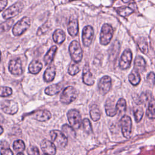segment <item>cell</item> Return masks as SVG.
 <instances>
[{
    "label": "cell",
    "instance_id": "cell-1",
    "mask_svg": "<svg viewBox=\"0 0 155 155\" xmlns=\"http://www.w3.org/2000/svg\"><path fill=\"white\" fill-rule=\"evenodd\" d=\"M52 142L56 147L62 148L66 147L68 143L67 137L61 131L54 130L50 133Z\"/></svg>",
    "mask_w": 155,
    "mask_h": 155
},
{
    "label": "cell",
    "instance_id": "cell-2",
    "mask_svg": "<svg viewBox=\"0 0 155 155\" xmlns=\"http://www.w3.org/2000/svg\"><path fill=\"white\" fill-rule=\"evenodd\" d=\"M69 52L72 60L76 62H79L82 58V50L80 44L77 41H73L69 46Z\"/></svg>",
    "mask_w": 155,
    "mask_h": 155
},
{
    "label": "cell",
    "instance_id": "cell-3",
    "mask_svg": "<svg viewBox=\"0 0 155 155\" xmlns=\"http://www.w3.org/2000/svg\"><path fill=\"white\" fill-rule=\"evenodd\" d=\"M78 95L76 90L72 86L66 87L60 96V101L62 103L68 104L74 101Z\"/></svg>",
    "mask_w": 155,
    "mask_h": 155
},
{
    "label": "cell",
    "instance_id": "cell-4",
    "mask_svg": "<svg viewBox=\"0 0 155 155\" xmlns=\"http://www.w3.org/2000/svg\"><path fill=\"white\" fill-rule=\"evenodd\" d=\"M30 19L28 17L25 16L18 21L13 28V33L15 36H20L23 34L30 27Z\"/></svg>",
    "mask_w": 155,
    "mask_h": 155
},
{
    "label": "cell",
    "instance_id": "cell-5",
    "mask_svg": "<svg viewBox=\"0 0 155 155\" xmlns=\"http://www.w3.org/2000/svg\"><path fill=\"white\" fill-rule=\"evenodd\" d=\"M113 35V27L108 24H104L102 27L100 33V43L104 45L108 44L111 41Z\"/></svg>",
    "mask_w": 155,
    "mask_h": 155
},
{
    "label": "cell",
    "instance_id": "cell-6",
    "mask_svg": "<svg viewBox=\"0 0 155 155\" xmlns=\"http://www.w3.org/2000/svg\"><path fill=\"white\" fill-rule=\"evenodd\" d=\"M24 7V5L22 2H17L13 5L9 7L2 13V17L5 19H10L15 17L19 13H20Z\"/></svg>",
    "mask_w": 155,
    "mask_h": 155
},
{
    "label": "cell",
    "instance_id": "cell-7",
    "mask_svg": "<svg viewBox=\"0 0 155 155\" xmlns=\"http://www.w3.org/2000/svg\"><path fill=\"white\" fill-rule=\"evenodd\" d=\"M67 118L71 127L78 129L81 125V116L79 112L74 109L69 110L67 113Z\"/></svg>",
    "mask_w": 155,
    "mask_h": 155
},
{
    "label": "cell",
    "instance_id": "cell-8",
    "mask_svg": "<svg viewBox=\"0 0 155 155\" xmlns=\"http://www.w3.org/2000/svg\"><path fill=\"white\" fill-rule=\"evenodd\" d=\"M122 133L124 137L130 138L131 133V118L127 115H124L120 119V121Z\"/></svg>",
    "mask_w": 155,
    "mask_h": 155
},
{
    "label": "cell",
    "instance_id": "cell-9",
    "mask_svg": "<svg viewBox=\"0 0 155 155\" xmlns=\"http://www.w3.org/2000/svg\"><path fill=\"white\" fill-rule=\"evenodd\" d=\"M94 37V30L91 26L87 25L82 30V39L83 45L88 47L91 44Z\"/></svg>",
    "mask_w": 155,
    "mask_h": 155
},
{
    "label": "cell",
    "instance_id": "cell-10",
    "mask_svg": "<svg viewBox=\"0 0 155 155\" xmlns=\"http://www.w3.org/2000/svg\"><path fill=\"white\" fill-rule=\"evenodd\" d=\"M132 60V53L130 49H126L124 51L119 60V65L122 70L127 69L130 67Z\"/></svg>",
    "mask_w": 155,
    "mask_h": 155
},
{
    "label": "cell",
    "instance_id": "cell-11",
    "mask_svg": "<svg viewBox=\"0 0 155 155\" xmlns=\"http://www.w3.org/2000/svg\"><path fill=\"white\" fill-rule=\"evenodd\" d=\"M111 87V79L108 76H103L98 83V88L100 93L102 95L107 94Z\"/></svg>",
    "mask_w": 155,
    "mask_h": 155
},
{
    "label": "cell",
    "instance_id": "cell-12",
    "mask_svg": "<svg viewBox=\"0 0 155 155\" xmlns=\"http://www.w3.org/2000/svg\"><path fill=\"white\" fill-rule=\"evenodd\" d=\"M8 70L12 74L21 75L23 72L21 60L19 58H15L11 60L9 62Z\"/></svg>",
    "mask_w": 155,
    "mask_h": 155
},
{
    "label": "cell",
    "instance_id": "cell-13",
    "mask_svg": "<svg viewBox=\"0 0 155 155\" xmlns=\"http://www.w3.org/2000/svg\"><path fill=\"white\" fill-rule=\"evenodd\" d=\"M1 108L2 111L8 114H14L18 110V105L13 101H4L1 103Z\"/></svg>",
    "mask_w": 155,
    "mask_h": 155
},
{
    "label": "cell",
    "instance_id": "cell-14",
    "mask_svg": "<svg viewBox=\"0 0 155 155\" xmlns=\"http://www.w3.org/2000/svg\"><path fill=\"white\" fill-rule=\"evenodd\" d=\"M41 148L45 154L55 155L56 152V147L51 141L44 139L41 143Z\"/></svg>",
    "mask_w": 155,
    "mask_h": 155
},
{
    "label": "cell",
    "instance_id": "cell-15",
    "mask_svg": "<svg viewBox=\"0 0 155 155\" xmlns=\"http://www.w3.org/2000/svg\"><path fill=\"white\" fill-rule=\"evenodd\" d=\"M82 80L84 84L88 85H92L94 83V79L92 73L90 71V67L88 64H87L83 69Z\"/></svg>",
    "mask_w": 155,
    "mask_h": 155
},
{
    "label": "cell",
    "instance_id": "cell-16",
    "mask_svg": "<svg viewBox=\"0 0 155 155\" xmlns=\"http://www.w3.org/2000/svg\"><path fill=\"white\" fill-rule=\"evenodd\" d=\"M105 110L107 116L110 117L114 116L117 112L116 105L114 104V101L111 98H108L105 104Z\"/></svg>",
    "mask_w": 155,
    "mask_h": 155
},
{
    "label": "cell",
    "instance_id": "cell-17",
    "mask_svg": "<svg viewBox=\"0 0 155 155\" xmlns=\"http://www.w3.org/2000/svg\"><path fill=\"white\" fill-rule=\"evenodd\" d=\"M51 114L50 111L45 110H39L35 112L33 115V117L34 119L40 122L47 121L51 118Z\"/></svg>",
    "mask_w": 155,
    "mask_h": 155
},
{
    "label": "cell",
    "instance_id": "cell-18",
    "mask_svg": "<svg viewBox=\"0 0 155 155\" xmlns=\"http://www.w3.org/2000/svg\"><path fill=\"white\" fill-rule=\"evenodd\" d=\"M146 62L143 57L137 56L134 60V70L139 73H142L145 69Z\"/></svg>",
    "mask_w": 155,
    "mask_h": 155
},
{
    "label": "cell",
    "instance_id": "cell-19",
    "mask_svg": "<svg viewBox=\"0 0 155 155\" xmlns=\"http://www.w3.org/2000/svg\"><path fill=\"white\" fill-rule=\"evenodd\" d=\"M56 75V68L54 66L48 67L44 74V80L46 82H51Z\"/></svg>",
    "mask_w": 155,
    "mask_h": 155
},
{
    "label": "cell",
    "instance_id": "cell-20",
    "mask_svg": "<svg viewBox=\"0 0 155 155\" xmlns=\"http://www.w3.org/2000/svg\"><path fill=\"white\" fill-rule=\"evenodd\" d=\"M68 32L71 36H75L78 33V21L76 19H71L68 24Z\"/></svg>",
    "mask_w": 155,
    "mask_h": 155
},
{
    "label": "cell",
    "instance_id": "cell-21",
    "mask_svg": "<svg viewBox=\"0 0 155 155\" xmlns=\"http://www.w3.org/2000/svg\"><path fill=\"white\" fill-rule=\"evenodd\" d=\"M62 85L61 83L53 84L48 87L45 90V93L48 96H53L58 94L62 89Z\"/></svg>",
    "mask_w": 155,
    "mask_h": 155
},
{
    "label": "cell",
    "instance_id": "cell-22",
    "mask_svg": "<svg viewBox=\"0 0 155 155\" xmlns=\"http://www.w3.org/2000/svg\"><path fill=\"white\" fill-rule=\"evenodd\" d=\"M56 51H57V47L56 45H53L47 52L44 58V61L45 62V65L50 64L52 62L55 56Z\"/></svg>",
    "mask_w": 155,
    "mask_h": 155
},
{
    "label": "cell",
    "instance_id": "cell-23",
    "mask_svg": "<svg viewBox=\"0 0 155 155\" xmlns=\"http://www.w3.org/2000/svg\"><path fill=\"white\" fill-rule=\"evenodd\" d=\"M42 68V63L38 60H34L28 66V71L32 74H37L39 73Z\"/></svg>",
    "mask_w": 155,
    "mask_h": 155
},
{
    "label": "cell",
    "instance_id": "cell-24",
    "mask_svg": "<svg viewBox=\"0 0 155 155\" xmlns=\"http://www.w3.org/2000/svg\"><path fill=\"white\" fill-rule=\"evenodd\" d=\"M53 39L56 43L61 44L65 39V34L61 29H57L53 33Z\"/></svg>",
    "mask_w": 155,
    "mask_h": 155
},
{
    "label": "cell",
    "instance_id": "cell-25",
    "mask_svg": "<svg viewBox=\"0 0 155 155\" xmlns=\"http://www.w3.org/2000/svg\"><path fill=\"white\" fill-rule=\"evenodd\" d=\"M146 114L148 118L155 119V99L154 98H151L149 101Z\"/></svg>",
    "mask_w": 155,
    "mask_h": 155
},
{
    "label": "cell",
    "instance_id": "cell-26",
    "mask_svg": "<svg viewBox=\"0 0 155 155\" xmlns=\"http://www.w3.org/2000/svg\"><path fill=\"white\" fill-rule=\"evenodd\" d=\"M90 114L91 119L93 121H97L101 118V112L97 105H92L90 107Z\"/></svg>",
    "mask_w": 155,
    "mask_h": 155
},
{
    "label": "cell",
    "instance_id": "cell-27",
    "mask_svg": "<svg viewBox=\"0 0 155 155\" xmlns=\"http://www.w3.org/2000/svg\"><path fill=\"white\" fill-rule=\"evenodd\" d=\"M128 80L133 85H137L140 81V76L139 73L134 69L128 76Z\"/></svg>",
    "mask_w": 155,
    "mask_h": 155
},
{
    "label": "cell",
    "instance_id": "cell-28",
    "mask_svg": "<svg viewBox=\"0 0 155 155\" xmlns=\"http://www.w3.org/2000/svg\"><path fill=\"white\" fill-rule=\"evenodd\" d=\"M137 45L139 47V49L143 53L147 54L148 53V42L146 40V38L143 37L139 38L137 39Z\"/></svg>",
    "mask_w": 155,
    "mask_h": 155
},
{
    "label": "cell",
    "instance_id": "cell-29",
    "mask_svg": "<svg viewBox=\"0 0 155 155\" xmlns=\"http://www.w3.org/2000/svg\"><path fill=\"white\" fill-rule=\"evenodd\" d=\"M62 133L68 137L74 138L76 137V133L74 130V128L71 126H69L67 124H64L62 127Z\"/></svg>",
    "mask_w": 155,
    "mask_h": 155
},
{
    "label": "cell",
    "instance_id": "cell-30",
    "mask_svg": "<svg viewBox=\"0 0 155 155\" xmlns=\"http://www.w3.org/2000/svg\"><path fill=\"white\" fill-rule=\"evenodd\" d=\"M117 13L121 16L127 17L133 13V10L129 7H122L116 8Z\"/></svg>",
    "mask_w": 155,
    "mask_h": 155
},
{
    "label": "cell",
    "instance_id": "cell-31",
    "mask_svg": "<svg viewBox=\"0 0 155 155\" xmlns=\"http://www.w3.org/2000/svg\"><path fill=\"white\" fill-rule=\"evenodd\" d=\"M133 113L134 116V119L136 122H139L143 115V108L140 106H136L133 109Z\"/></svg>",
    "mask_w": 155,
    "mask_h": 155
},
{
    "label": "cell",
    "instance_id": "cell-32",
    "mask_svg": "<svg viewBox=\"0 0 155 155\" xmlns=\"http://www.w3.org/2000/svg\"><path fill=\"white\" fill-rule=\"evenodd\" d=\"M13 150L18 153H22L25 148V145L23 140H16L13 142Z\"/></svg>",
    "mask_w": 155,
    "mask_h": 155
},
{
    "label": "cell",
    "instance_id": "cell-33",
    "mask_svg": "<svg viewBox=\"0 0 155 155\" xmlns=\"http://www.w3.org/2000/svg\"><path fill=\"white\" fill-rule=\"evenodd\" d=\"M116 107L117 110V112L119 113V114H121L125 112L126 110V101L124 98L119 99L116 104Z\"/></svg>",
    "mask_w": 155,
    "mask_h": 155
},
{
    "label": "cell",
    "instance_id": "cell-34",
    "mask_svg": "<svg viewBox=\"0 0 155 155\" xmlns=\"http://www.w3.org/2000/svg\"><path fill=\"white\" fill-rule=\"evenodd\" d=\"M13 22L14 20L10 19L0 24V33L9 30V29L12 27Z\"/></svg>",
    "mask_w": 155,
    "mask_h": 155
},
{
    "label": "cell",
    "instance_id": "cell-35",
    "mask_svg": "<svg viewBox=\"0 0 155 155\" xmlns=\"http://www.w3.org/2000/svg\"><path fill=\"white\" fill-rule=\"evenodd\" d=\"M82 128L84 131L87 134H90L92 132V127L88 119L85 118L82 122Z\"/></svg>",
    "mask_w": 155,
    "mask_h": 155
},
{
    "label": "cell",
    "instance_id": "cell-36",
    "mask_svg": "<svg viewBox=\"0 0 155 155\" xmlns=\"http://www.w3.org/2000/svg\"><path fill=\"white\" fill-rule=\"evenodd\" d=\"M80 71V68L79 65L77 63H71L68 69V73L71 75L74 76L76 74Z\"/></svg>",
    "mask_w": 155,
    "mask_h": 155
},
{
    "label": "cell",
    "instance_id": "cell-37",
    "mask_svg": "<svg viewBox=\"0 0 155 155\" xmlns=\"http://www.w3.org/2000/svg\"><path fill=\"white\" fill-rule=\"evenodd\" d=\"M12 94V89L8 87H0V96L7 97Z\"/></svg>",
    "mask_w": 155,
    "mask_h": 155
},
{
    "label": "cell",
    "instance_id": "cell-38",
    "mask_svg": "<svg viewBox=\"0 0 155 155\" xmlns=\"http://www.w3.org/2000/svg\"><path fill=\"white\" fill-rule=\"evenodd\" d=\"M50 25L48 23H45L44 25H42L41 27H40L37 31V35L38 36H40L41 35H43L50 28Z\"/></svg>",
    "mask_w": 155,
    "mask_h": 155
},
{
    "label": "cell",
    "instance_id": "cell-39",
    "mask_svg": "<svg viewBox=\"0 0 155 155\" xmlns=\"http://www.w3.org/2000/svg\"><path fill=\"white\" fill-rule=\"evenodd\" d=\"M147 80L150 85L154 86L155 85V74L153 72L149 73L147 75Z\"/></svg>",
    "mask_w": 155,
    "mask_h": 155
},
{
    "label": "cell",
    "instance_id": "cell-40",
    "mask_svg": "<svg viewBox=\"0 0 155 155\" xmlns=\"http://www.w3.org/2000/svg\"><path fill=\"white\" fill-rule=\"evenodd\" d=\"M28 155H40L38 148L35 146L30 147L27 150Z\"/></svg>",
    "mask_w": 155,
    "mask_h": 155
},
{
    "label": "cell",
    "instance_id": "cell-41",
    "mask_svg": "<svg viewBox=\"0 0 155 155\" xmlns=\"http://www.w3.org/2000/svg\"><path fill=\"white\" fill-rule=\"evenodd\" d=\"M1 155H13V153L9 148H1L0 151Z\"/></svg>",
    "mask_w": 155,
    "mask_h": 155
},
{
    "label": "cell",
    "instance_id": "cell-42",
    "mask_svg": "<svg viewBox=\"0 0 155 155\" xmlns=\"http://www.w3.org/2000/svg\"><path fill=\"white\" fill-rule=\"evenodd\" d=\"M7 3H8V1L6 0H0V12H1L2 10L4 9Z\"/></svg>",
    "mask_w": 155,
    "mask_h": 155
},
{
    "label": "cell",
    "instance_id": "cell-43",
    "mask_svg": "<svg viewBox=\"0 0 155 155\" xmlns=\"http://www.w3.org/2000/svg\"><path fill=\"white\" fill-rule=\"evenodd\" d=\"M4 121V116L0 113V124L2 123Z\"/></svg>",
    "mask_w": 155,
    "mask_h": 155
},
{
    "label": "cell",
    "instance_id": "cell-44",
    "mask_svg": "<svg viewBox=\"0 0 155 155\" xmlns=\"http://www.w3.org/2000/svg\"><path fill=\"white\" fill-rule=\"evenodd\" d=\"M4 131V130H3V128L0 125V135L3 133Z\"/></svg>",
    "mask_w": 155,
    "mask_h": 155
},
{
    "label": "cell",
    "instance_id": "cell-45",
    "mask_svg": "<svg viewBox=\"0 0 155 155\" xmlns=\"http://www.w3.org/2000/svg\"><path fill=\"white\" fill-rule=\"evenodd\" d=\"M16 155H24V154L22 153H18Z\"/></svg>",
    "mask_w": 155,
    "mask_h": 155
},
{
    "label": "cell",
    "instance_id": "cell-46",
    "mask_svg": "<svg viewBox=\"0 0 155 155\" xmlns=\"http://www.w3.org/2000/svg\"><path fill=\"white\" fill-rule=\"evenodd\" d=\"M124 2H125V3H127V2H130V1H122Z\"/></svg>",
    "mask_w": 155,
    "mask_h": 155
},
{
    "label": "cell",
    "instance_id": "cell-47",
    "mask_svg": "<svg viewBox=\"0 0 155 155\" xmlns=\"http://www.w3.org/2000/svg\"><path fill=\"white\" fill-rule=\"evenodd\" d=\"M1 51H0V60H1Z\"/></svg>",
    "mask_w": 155,
    "mask_h": 155
},
{
    "label": "cell",
    "instance_id": "cell-48",
    "mask_svg": "<svg viewBox=\"0 0 155 155\" xmlns=\"http://www.w3.org/2000/svg\"><path fill=\"white\" fill-rule=\"evenodd\" d=\"M42 155H47V154H42Z\"/></svg>",
    "mask_w": 155,
    "mask_h": 155
}]
</instances>
